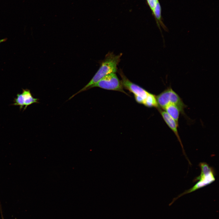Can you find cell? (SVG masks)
<instances>
[{
	"label": "cell",
	"instance_id": "cell-1",
	"mask_svg": "<svg viewBox=\"0 0 219 219\" xmlns=\"http://www.w3.org/2000/svg\"><path fill=\"white\" fill-rule=\"evenodd\" d=\"M122 55L121 53L116 55L113 52H109L106 55L105 58L99 61V68L90 82L81 89L72 95L69 99L77 94L89 89L91 86L97 82L105 76L117 71V66L120 61Z\"/></svg>",
	"mask_w": 219,
	"mask_h": 219
},
{
	"label": "cell",
	"instance_id": "cell-2",
	"mask_svg": "<svg viewBox=\"0 0 219 219\" xmlns=\"http://www.w3.org/2000/svg\"><path fill=\"white\" fill-rule=\"evenodd\" d=\"M199 165L201 169L200 174L193 180L194 182L197 181V182L191 188L185 190L176 197L174 198L169 204V206L182 196L210 184L215 181V172L213 168L204 162H200Z\"/></svg>",
	"mask_w": 219,
	"mask_h": 219
},
{
	"label": "cell",
	"instance_id": "cell-3",
	"mask_svg": "<svg viewBox=\"0 0 219 219\" xmlns=\"http://www.w3.org/2000/svg\"><path fill=\"white\" fill-rule=\"evenodd\" d=\"M156 97L159 108L163 109L168 104H173L179 108L182 114H185L184 109L186 105L179 96L171 87L167 88L156 96Z\"/></svg>",
	"mask_w": 219,
	"mask_h": 219
},
{
	"label": "cell",
	"instance_id": "cell-4",
	"mask_svg": "<svg viewBox=\"0 0 219 219\" xmlns=\"http://www.w3.org/2000/svg\"><path fill=\"white\" fill-rule=\"evenodd\" d=\"M117 71L121 78V81L123 87L134 94L137 103L144 104L151 93L129 80L121 69H120Z\"/></svg>",
	"mask_w": 219,
	"mask_h": 219
},
{
	"label": "cell",
	"instance_id": "cell-5",
	"mask_svg": "<svg viewBox=\"0 0 219 219\" xmlns=\"http://www.w3.org/2000/svg\"><path fill=\"white\" fill-rule=\"evenodd\" d=\"M98 87L103 89L120 91L126 94L124 91L121 81H120L115 73H111L105 76L89 89Z\"/></svg>",
	"mask_w": 219,
	"mask_h": 219
},
{
	"label": "cell",
	"instance_id": "cell-6",
	"mask_svg": "<svg viewBox=\"0 0 219 219\" xmlns=\"http://www.w3.org/2000/svg\"><path fill=\"white\" fill-rule=\"evenodd\" d=\"M157 109L166 124L174 132L177 137V138L179 142L182 147L183 154L185 155V157H186V159L188 160L189 164H190L191 163L186 155L185 151L184 149L182 144V143L180 136L179 134L178 130V123H177L164 110L159 108V107Z\"/></svg>",
	"mask_w": 219,
	"mask_h": 219
},
{
	"label": "cell",
	"instance_id": "cell-7",
	"mask_svg": "<svg viewBox=\"0 0 219 219\" xmlns=\"http://www.w3.org/2000/svg\"><path fill=\"white\" fill-rule=\"evenodd\" d=\"M163 110L178 123L180 114L181 112L179 108L176 105L173 104H169Z\"/></svg>",
	"mask_w": 219,
	"mask_h": 219
},
{
	"label": "cell",
	"instance_id": "cell-8",
	"mask_svg": "<svg viewBox=\"0 0 219 219\" xmlns=\"http://www.w3.org/2000/svg\"><path fill=\"white\" fill-rule=\"evenodd\" d=\"M22 94L25 105L23 110H25L28 106L33 103H38L39 99L34 98L32 96L30 90L27 89H23Z\"/></svg>",
	"mask_w": 219,
	"mask_h": 219
},
{
	"label": "cell",
	"instance_id": "cell-9",
	"mask_svg": "<svg viewBox=\"0 0 219 219\" xmlns=\"http://www.w3.org/2000/svg\"><path fill=\"white\" fill-rule=\"evenodd\" d=\"M13 105L18 106H19L21 110L24 106V102L22 93H18L16 97L14 98Z\"/></svg>",
	"mask_w": 219,
	"mask_h": 219
},
{
	"label": "cell",
	"instance_id": "cell-10",
	"mask_svg": "<svg viewBox=\"0 0 219 219\" xmlns=\"http://www.w3.org/2000/svg\"><path fill=\"white\" fill-rule=\"evenodd\" d=\"M146 1L151 11L152 14L154 12L156 7L160 4L159 0H146Z\"/></svg>",
	"mask_w": 219,
	"mask_h": 219
},
{
	"label": "cell",
	"instance_id": "cell-11",
	"mask_svg": "<svg viewBox=\"0 0 219 219\" xmlns=\"http://www.w3.org/2000/svg\"><path fill=\"white\" fill-rule=\"evenodd\" d=\"M7 40V38H4L0 40V43L3 42Z\"/></svg>",
	"mask_w": 219,
	"mask_h": 219
}]
</instances>
